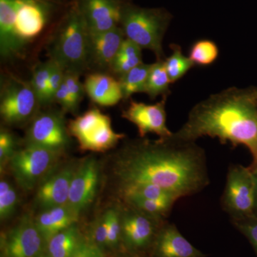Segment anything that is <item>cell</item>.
<instances>
[{
	"label": "cell",
	"instance_id": "6da1fadb",
	"mask_svg": "<svg viewBox=\"0 0 257 257\" xmlns=\"http://www.w3.org/2000/svg\"><path fill=\"white\" fill-rule=\"evenodd\" d=\"M114 172L119 189L153 184L179 198L197 194L210 183L204 150L172 136L130 143L118 157Z\"/></svg>",
	"mask_w": 257,
	"mask_h": 257
},
{
	"label": "cell",
	"instance_id": "7a4b0ae2",
	"mask_svg": "<svg viewBox=\"0 0 257 257\" xmlns=\"http://www.w3.org/2000/svg\"><path fill=\"white\" fill-rule=\"evenodd\" d=\"M218 138L233 147L244 145L257 166L256 89L231 87L198 103L185 124L174 133L176 140L195 143L202 137Z\"/></svg>",
	"mask_w": 257,
	"mask_h": 257
},
{
	"label": "cell",
	"instance_id": "3957f363",
	"mask_svg": "<svg viewBox=\"0 0 257 257\" xmlns=\"http://www.w3.org/2000/svg\"><path fill=\"white\" fill-rule=\"evenodd\" d=\"M60 0H0V54L13 59L43 32Z\"/></svg>",
	"mask_w": 257,
	"mask_h": 257
},
{
	"label": "cell",
	"instance_id": "277c9868",
	"mask_svg": "<svg viewBox=\"0 0 257 257\" xmlns=\"http://www.w3.org/2000/svg\"><path fill=\"white\" fill-rule=\"evenodd\" d=\"M89 35L76 0H72L55 24L49 45V59L60 64L66 72L81 75L89 69Z\"/></svg>",
	"mask_w": 257,
	"mask_h": 257
},
{
	"label": "cell",
	"instance_id": "5b68a950",
	"mask_svg": "<svg viewBox=\"0 0 257 257\" xmlns=\"http://www.w3.org/2000/svg\"><path fill=\"white\" fill-rule=\"evenodd\" d=\"M172 15L163 8H144L126 0L121 10L119 27L124 36L142 49L153 52L164 60L162 41Z\"/></svg>",
	"mask_w": 257,
	"mask_h": 257
},
{
	"label": "cell",
	"instance_id": "8992f818",
	"mask_svg": "<svg viewBox=\"0 0 257 257\" xmlns=\"http://www.w3.org/2000/svg\"><path fill=\"white\" fill-rule=\"evenodd\" d=\"M67 128L85 151H106L124 138L113 130L110 117L94 107L71 120Z\"/></svg>",
	"mask_w": 257,
	"mask_h": 257
},
{
	"label": "cell",
	"instance_id": "52a82bcc",
	"mask_svg": "<svg viewBox=\"0 0 257 257\" xmlns=\"http://www.w3.org/2000/svg\"><path fill=\"white\" fill-rule=\"evenodd\" d=\"M40 107L41 105L30 82L13 75L2 79L0 114L6 124H25L37 116Z\"/></svg>",
	"mask_w": 257,
	"mask_h": 257
},
{
	"label": "cell",
	"instance_id": "ba28073f",
	"mask_svg": "<svg viewBox=\"0 0 257 257\" xmlns=\"http://www.w3.org/2000/svg\"><path fill=\"white\" fill-rule=\"evenodd\" d=\"M61 152L36 145H26L10 159V170L22 188H35L54 168Z\"/></svg>",
	"mask_w": 257,
	"mask_h": 257
},
{
	"label": "cell",
	"instance_id": "9c48e42d",
	"mask_svg": "<svg viewBox=\"0 0 257 257\" xmlns=\"http://www.w3.org/2000/svg\"><path fill=\"white\" fill-rule=\"evenodd\" d=\"M221 204L231 220L255 215L254 179L249 167H229Z\"/></svg>",
	"mask_w": 257,
	"mask_h": 257
},
{
	"label": "cell",
	"instance_id": "30bf717a",
	"mask_svg": "<svg viewBox=\"0 0 257 257\" xmlns=\"http://www.w3.org/2000/svg\"><path fill=\"white\" fill-rule=\"evenodd\" d=\"M126 206L121 209V243L128 253L140 256L150 251L166 220Z\"/></svg>",
	"mask_w": 257,
	"mask_h": 257
},
{
	"label": "cell",
	"instance_id": "8fae6325",
	"mask_svg": "<svg viewBox=\"0 0 257 257\" xmlns=\"http://www.w3.org/2000/svg\"><path fill=\"white\" fill-rule=\"evenodd\" d=\"M69 134L62 113L44 111L37 114L32 120L25 140L26 145L62 152L69 144Z\"/></svg>",
	"mask_w": 257,
	"mask_h": 257
},
{
	"label": "cell",
	"instance_id": "7c38bea8",
	"mask_svg": "<svg viewBox=\"0 0 257 257\" xmlns=\"http://www.w3.org/2000/svg\"><path fill=\"white\" fill-rule=\"evenodd\" d=\"M44 241L35 220L26 216L4 235L2 251L5 257H39Z\"/></svg>",
	"mask_w": 257,
	"mask_h": 257
},
{
	"label": "cell",
	"instance_id": "4fadbf2b",
	"mask_svg": "<svg viewBox=\"0 0 257 257\" xmlns=\"http://www.w3.org/2000/svg\"><path fill=\"white\" fill-rule=\"evenodd\" d=\"M166 98L155 104L131 101L126 110L123 111V118L136 125L139 135L144 138L149 133L158 135L160 139L170 138L173 135L167 126Z\"/></svg>",
	"mask_w": 257,
	"mask_h": 257
},
{
	"label": "cell",
	"instance_id": "5bb4252c",
	"mask_svg": "<svg viewBox=\"0 0 257 257\" xmlns=\"http://www.w3.org/2000/svg\"><path fill=\"white\" fill-rule=\"evenodd\" d=\"M99 167L96 160L87 159L74 172L67 206L79 215L93 202L97 190Z\"/></svg>",
	"mask_w": 257,
	"mask_h": 257
},
{
	"label": "cell",
	"instance_id": "9a60e30c",
	"mask_svg": "<svg viewBox=\"0 0 257 257\" xmlns=\"http://www.w3.org/2000/svg\"><path fill=\"white\" fill-rule=\"evenodd\" d=\"M126 0H76L89 33H99L119 26Z\"/></svg>",
	"mask_w": 257,
	"mask_h": 257
},
{
	"label": "cell",
	"instance_id": "2e32d148",
	"mask_svg": "<svg viewBox=\"0 0 257 257\" xmlns=\"http://www.w3.org/2000/svg\"><path fill=\"white\" fill-rule=\"evenodd\" d=\"M126 38L119 26L99 33H89L88 39L89 69L96 72L111 70L121 43Z\"/></svg>",
	"mask_w": 257,
	"mask_h": 257
},
{
	"label": "cell",
	"instance_id": "e0dca14e",
	"mask_svg": "<svg viewBox=\"0 0 257 257\" xmlns=\"http://www.w3.org/2000/svg\"><path fill=\"white\" fill-rule=\"evenodd\" d=\"M151 257H206L179 232L175 224L165 221L150 251Z\"/></svg>",
	"mask_w": 257,
	"mask_h": 257
},
{
	"label": "cell",
	"instance_id": "ac0fdd59",
	"mask_svg": "<svg viewBox=\"0 0 257 257\" xmlns=\"http://www.w3.org/2000/svg\"><path fill=\"white\" fill-rule=\"evenodd\" d=\"M75 169L67 167L45 179L37 192L36 200L44 209L67 205Z\"/></svg>",
	"mask_w": 257,
	"mask_h": 257
},
{
	"label": "cell",
	"instance_id": "d6986e66",
	"mask_svg": "<svg viewBox=\"0 0 257 257\" xmlns=\"http://www.w3.org/2000/svg\"><path fill=\"white\" fill-rule=\"evenodd\" d=\"M84 86L86 94L98 105L114 106L123 99L119 80L105 72L88 74Z\"/></svg>",
	"mask_w": 257,
	"mask_h": 257
},
{
	"label": "cell",
	"instance_id": "ffe728a7",
	"mask_svg": "<svg viewBox=\"0 0 257 257\" xmlns=\"http://www.w3.org/2000/svg\"><path fill=\"white\" fill-rule=\"evenodd\" d=\"M78 216L67 205L45 209L35 219V223L46 242L60 231L75 224Z\"/></svg>",
	"mask_w": 257,
	"mask_h": 257
},
{
	"label": "cell",
	"instance_id": "44dd1931",
	"mask_svg": "<svg viewBox=\"0 0 257 257\" xmlns=\"http://www.w3.org/2000/svg\"><path fill=\"white\" fill-rule=\"evenodd\" d=\"M83 239L75 225L52 236L47 242V251L51 257H71L80 246Z\"/></svg>",
	"mask_w": 257,
	"mask_h": 257
},
{
	"label": "cell",
	"instance_id": "7402d4cb",
	"mask_svg": "<svg viewBox=\"0 0 257 257\" xmlns=\"http://www.w3.org/2000/svg\"><path fill=\"white\" fill-rule=\"evenodd\" d=\"M142 50L136 43L125 38L115 57L110 71L121 78L132 69L143 64Z\"/></svg>",
	"mask_w": 257,
	"mask_h": 257
},
{
	"label": "cell",
	"instance_id": "603a6c76",
	"mask_svg": "<svg viewBox=\"0 0 257 257\" xmlns=\"http://www.w3.org/2000/svg\"><path fill=\"white\" fill-rule=\"evenodd\" d=\"M170 79L166 70L165 60L151 64L145 92L152 99L157 96H167L170 93Z\"/></svg>",
	"mask_w": 257,
	"mask_h": 257
},
{
	"label": "cell",
	"instance_id": "cb8c5ba5",
	"mask_svg": "<svg viewBox=\"0 0 257 257\" xmlns=\"http://www.w3.org/2000/svg\"><path fill=\"white\" fill-rule=\"evenodd\" d=\"M151 64H141L119 78L123 99H127L135 93L145 92Z\"/></svg>",
	"mask_w": 257,
	"mask_h": 257
},
{
	"label": "cell",
	"instance_id": "d4e9b609",
	"mask_svg": "<svg viewBox=\"0 0 257 257\" xmlns=\"http://www.w3.org/2000/svg\"><path fill=\"white\" fill-rule=\"evenodd\" d=\"M177 198L162 199H131L124 201L126 205L143 211L149 215L165 220L169 215Z\"/></svg>",
	"mask_w": 257,
	"mask_h": 257
},
{
	"label": "cell",
	"instance_id": "484cf974",
	"mask_svg": "<svg viewBox=\"0 0 257 257\" xmlns=\"http://www.w3.org/2000/svg\"><path fill=\"white\" fill-rule=\"evenodd\" d=\"M53 67V61L49 59L35 66L30 81L41 106H48L49 80Z\"/></svg>",
	"mask_w": 257,
	"mask_h": 257
},
{
	"label": "cell",
	"instance_id": "4316f807",
	"mask_svg": "<svg viewBox=\"0 0 257 257\" xmlns=\"http://www.w3.org/2000/svg\"><path fill=\"white\" fill-rule=\"evenodd\" d=\"M171 48L172 54L165 60V65L171 83H174L185 75L195 64L183 55L179 45H172Z\"/></svg>",
	"mask_w": 257,
	"mask_h": 257
},
{
	"label": "cell",
	"instance_id": "83f0119b",
	"mask_svg": "<svg viewBox=\"0 0 257 257\" xmlns=\"http://www.w3.org/2000/svg\"><path fill=\"white\" fill-rule=\"evenodd\" d=\"M218 55L219 49L214 42L202 40L196 42L191 47L189 58L194 64L208 66L215 62Z\"/></svg>",
	"mask_w": 257,
	"mask_h": 257
},
{
	"label": "cell",
	"instance_id": "f1b7e54d",
	"mask_svg": "<svg viewBox=\"0 0 257 257\" xmlns=\"http://www.w3.org/2000/svg\"><path fill=\"white\" fill-rule=\"evenodd\" d=\"M18 203V194L11 184L6 181L0 182V218H9L14 212Z\"/></svg>",
	"mask_w": 257,
	"mask_h": 257
},
{
	"label": "cell",
	"instance_id": "f546056e",
	"mask_svg": "<svg viewBox=\"0 0 257 257\" xmlns=\"http://www.w3.org/2000/svg\"><path fill=\"white\" fill-rule=\"evenodd\" d=\"M108 216V237L106 246L117 247L121 243V209L112 208L106 211Z\"/></svg>",
	"mask_w": 257,
	"mask_h": 257
},
{
	"label": "cell",
	"instance_id": "4dcf8cb0",
	"mask_svg": "<svg viewBox=\"0 0 257 257\" xmlns=\"http://www.w3.org/2000/svg\"><path fill=\"white\" fill-rule=\"evenodd\" d=\"M79 77L78 74L65 72L64 79L76 111L78 110L79 104L86 93L84 84L81 82Z\"/></svg>",
	"mask_w": 257,
	"mask_h": 257
},
{
	"label": "cell",
	"instance_id": "1f68e13d",
	"mask_svg": "<svg viewBox=\"0 0 257 257\" xmlns=\"http://www.w3.org/2000/svg\"><path fill=\"white\" fill-rule=\"evenodd\" d=\"M235 228L248 239L257 256V216L231 220Z\"/></svg>",
	"mask_w": 257,
	"mask_h": 257
},
{
	"label": "cell",
	"instance_id": "d6a6232c",
	"mask_svg": "<svg viewBox=\"0 0 257 257\" xmlns=\"http://www.w3.org/2000/svg\"><path fill=\"white\" fill-rule=\"evenodd\" d=\"M108 237V216L106 211L99 216L92 228L91 241L99 247L106 246Z\"/></svg>",
	"mask_w": 257,
	"mask_h": 257
},
{
	"label": "cell",
	"instance_id": "836d02e7",
	"mask_svg": "<svg viewBox=\"0 0 257 257\" xmlns=\"http://www.w3.org/2000/svg\"><path fill=\"white\" fill-rule=\"evenodd\" d=\"M15 138L13 134L5 130L0 132V163L1 168L10 160L15 151Z\"/></svg>",
	"mask_w": 257,
	"mask_h": 257
},
{
	"label": "cell",
	"instance_id": "e575fe53",
	"mask_svg": "<svg viewBox=\"0 0 257 257\" xmlns=\"http://www.w3.org/2000/svg\"><path fill=\"white\" fill-rule=\"evenodd\" d=\"M53 61V60H52ZM65 71L62 67L53 61V67L49 80L48 103L49 105L54 102L56 92L63 82Z\"/></svg>",
	"mask_w": 257,
	"mask_h": 257
},
{
	"label": "cell",
	"instance_id": "d590c367",
	"mask_svg": "<svg viewBox=\"0 0 257 257\" xmlns=\"http://www.w3.org/2000/svg\"><path fill=\"white\" fill-rule=\"evenodd\" d=\"M54 102L57 103L59 105H60L64 111L76 112L73 104H72V99L69 95L68 89H67L64 80L61 84L57 92H56L55 98H54Z\"/></svg>",
	"mask_w": 257,
	"mask_h": 257
},
{
	"label": "cell",
	"instance_id": "8d00e7d4",
	"mask_svg": "<svg viewBox=\"0 0 257 257\" xmlns=\"http://www.w3.org/2000/svg\"><path fill=\"white\" fill-rule=\"evenodd\" d=\"M72 257H105L101 248L91 240H83Z\"/></svg>",
	"mask_w": 257,
	"mask_h": 257
},
{
	"label": "cell",
	"instance_id": "74e56055",
	"mask_svg": "<svg viewBox=\"0 0 257 257\" xmlns=\"http://www.w3.org/2000/svg\"><path fill=\"white\" fill-rule=\"evenodd\" d=\"M252 170L253 179H254L255 184V207L254 214L257 216V166L256 167L251 168Z\"/></svg>",
	"mask_w": 257,
	"mask_h": 257
},
{
	"label": "cell",
	"instance_id": "f35d334b",
	"mask_svg": "<svg viewBox=\"0 0 257 257\" xmlns=\"http://www.w3.org/2000/svg\"><path fill=\"white\" fill-rule=\"evenodd\" d=\"M119 257H142L140 256H138V255L133 254V253H130V254L124 255V256H121Z\"/></svg>",
	"mask_w": 257,
	"mask_h": 257
},
{
	"label": "cell",
	"instance_id": "ab89813d",
	"mask_svg": "<svg viewBox=\"0 0 257 257\" xmlns=\"http://www.w3.org/2000/svg\"><path fill=\"white\" fill-rule=\"evenodd\" d=\"M72 256H71V257H72ZM39 257H51V256H49V255H48V256H40Z\"/></svg>",
	"mask_w": 257,
	"mask_h": 257
},
{
	"label": "cell",
	"instance_id": "60d3db41",
	"mask_svg": "<svg viewBox=\"0 0 257 257\" xmlns=\"http://www.w3.org/2000/svg\"><path fill=\"white\" fill-rule=\"evenodd\" d=\"M256 94H257V88H256Z\"/></svg>",
	"mask_w": 257,
	"mask_h": 257
}]
</instances>
